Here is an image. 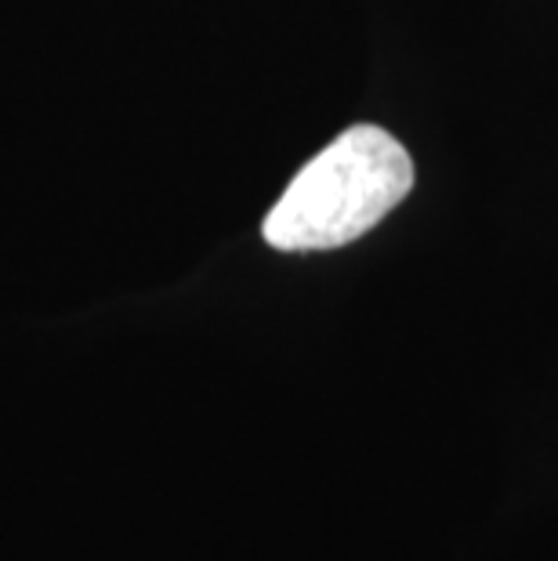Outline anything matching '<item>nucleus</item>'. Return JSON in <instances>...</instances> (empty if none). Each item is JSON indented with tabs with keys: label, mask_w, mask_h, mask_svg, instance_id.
<instances>
[{
	"label": "nucleus",
	"mask_w": 558,
	"mask_h": 561,
	"mask_svg": "<svg viewBox=\"0 0 558 561\" xmlns=\"http://www.w3.org/2000/svg\"><path fill=\"white\" fill-rule=\"evenodd\" d=\"M413 188V160L385 127L355 124L308 160L276 199L261 236L269 247L338 250L360 240Z\"/></svg>",
	"instance_id": "f257e3e1"
}]
</instances>
